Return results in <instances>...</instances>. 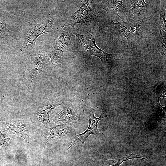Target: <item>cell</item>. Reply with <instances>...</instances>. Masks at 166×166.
<instances>
[{"mask_svg":"<svg viewBox=\"0 0 166 166\" xmlns=\"http://www.w3.org/2000/svg\"><path fill=\"white\" fill-rule=\"evenodd\" d=\"M123 0H103L100 1L101 6L106 12L111 17L115 19L122 18L118 13V7L123 5Z\"/></svg>","mask_w":166,"mask_h":166,"instance_id":"5bb4252c","label":"cell"},{"mask_svg":"<svg viewBox=\"0 0 166 166\" xmlns=\"http://www.w3.org/2000/svg\"><path fill=\"white\" fill-rule=\"evenodd\" d=\"M123 8L130 21L142 20L146 15L149 6L144 0H123Z\"/></svg>","mask_w":166,"mask_h":166,"instance_id":"8fae6325","label":"cell"},{"mask_svg":"<svg viewBox=\"0 0 166 166\" xmlns=\"http://www.w3.org/2000/svg\"><path fill=\"white\" fill-rule=\"evenodd\" d=\"M133 20L125 22L123 20L115 23L106 20L102 24L101 29L115 35L125 37L127 40V48L136 46L143 36L141 30V21Z\"/></svg>","mask_w":166,"mask_h":166,"instance_id":"6da1fadb","label":"cell"},{"mask_svg":"<svg viewBox=\"0 0 166 166\" xmlns=\"http://www.w3.org/2000/svg\"><path fill=\"white\" fill-rule=\"evenodd\" d=\"M140 158L146 160L149 158L143 156H139L137 155L130 154L122 158L117 159L109 160L105 159V160L101 164L100 166H120L124 162L130 159Z\"/></svg>","mask_w":166,"mask_h":166,"instance_id":"9a60e30c","label":"cell"},{"mask_svg":"<svg viewBox=\"0 0 166 166\" xmlns=\"http://www.w3.org/2000/svg\"><path fill=\"white\" fill-rule=\"evenodd\" d=\"M30 126L29 122L24 120L0 121L2 130L7 133L22 137L27 143H29Z\"/></svg>","mask_w":166,"mask_h":166,"instance_id":"9c48e42d","label":"cell"},{"mask_svg":"<svg viewBox=\"0 0 166 166\" xmlns=\"http://www.w3.org/2000/svg\"><path fill=\"white\" fill-rule=\"evenodd\" d=\"M89 105L88 110V117L89 120V126L85 131L83 133L76 135L72 139L74 140L70 146L67 148H70L77 145L83 144L87 138L91 134H100L101 133V130L97 128V124L99 121L105 117L109 116L106 114V110H103L101 114L99 117L95 116L96 109L91 108L90 105V100L88 96Z\"/></svg>","mask_w":166,"mask_h":166,"instance_id":"52a82bcc","label":"cell"},{"mask_svg":"<svg viewBox=\"0 0 166 166\" xmlns=\"http://www.w3.org/2000/svg\"><path fill=\"white\" fill-rule=\"evenodd\" d=\"M2 96V94L0 93V97Z\"/></svg>","mask_w":166,"mask_h":166,"instance_id":"ac0fdd59","label":"cell"},{"mask_svg":"<svg viewBox=\"0 0 166 166\" xmlns=\"http://www.w3.org/2000/svg\"><path fill=\"white\" fill-rule=\"evenodd\" d=\"M15 33L9 30L6 27V23L0 16V38L10 39L15 37Z\"/></svg>","mask_w":166,"mask_h":166,"instance_id":"2e32d148","label":"cell"},{"mask_svg":"<svg viewBox=\"0 0 166 166\" xmlns=\"http://www.w3.org/2000/svg\"><path fill=\"white\" fill-rule=\"evenodd\" d=\"M53 25V18L45 20L39 23L30 22L24 32L23 44L19 52L26 53L33 49L39 36L56 30L52 29Z\"/></svg>","mask_w":166,"mask_h":166,"instance_id":"277c9868","label":"cell"},{"mask_svg":"<svg viewBox=\"0 0 166 166\" xmlns=\"http://www.w3.org/2000/svg\"><path fill=\"white\" fill-rule=\"evenodd\" d=\"M160 19L159 24V29L160 37L158 45L159 52L163 55H166V13L162 11L159 13Z\"/></svg>","mask_w":166,"mask_h":166,"instance_id":"4fadbf2b","label":"cell"},{"mask_svg":"<svg viewBox=\"0 0 166 166\" xmlns=\"http://www.w3.org/2000/svg\"><path fill=\"white\" fill-rule=\"evenodd\" d=\"M49 62L48 55L43 53H39L32 57L31 66L27 77V82L30 87H31L34 78L47 67Z\"/></svg>","mask_w":166,"mask_h":166,"instance_id":"7c38bea8","label":"cell"},{"mask_svg":"<svg viewBox=\"0 0 166 166\" xmlns=\"http://www.w3.org/2000/svg\"><path fill=\"white\" fill-rule=\"evenodd\" d=\"M62 29L60 36L48 55L52 64L58 68L61 66V59L63 53L74 48L75 44V36L72 32L70 26L68 24H64Z\"/></svg>","mask_w":166,"mask_h":166,"instance_id":"3957f363","label":"cell"},{"mask_svg":"<svg viewBox=\"0 0 166 166\" xmlns=\"http://www.w3.org/2000/svg\"><path fill=\"white\" fill-rule=\"evenodd\" d=\"M96 1L82 0V5L71 16L68 25L74 30V26L80 23L84 26L90 25L99 12V6Z\"/></svg>","mask_w":166,"mask_h":166,"instance_id":"5b68a950","label":"cell"},{"mask_svg":"<svg viewBox=\"0 0 166 166\" xmlns=\"http://www.w3.org/2000/svg\"><path fill=\"white\" fill-rule=\"evenodd\" d=\"M73 34L78 39L81 45V52L83 57L87 60L91 56H95L101 60L103 65L107 68L114 67L118 59L117 55L108 53L99 48L96 45L94 34L91 30L83 34Z\"/></svg>","mask_w":166,"mask_h":166,"instance_id":"7a4b0ae2","label":"cell"},{"mask_svg":"<svg viewBox=\"0 0 166 166\" xmlns=\"http://www.w3.org/2000/svg\"><path fill=\"white\" fill-rule=\"evenodd\" d=\"M11 140L9 138L6 132L2 130H0V149H2V148L5 146L9 145V141Z\"/></svg>","mask_w":166,"mask_h":166,"instance_id":"e0dca14e","label":"cell"},{"mask_svg":"<svg viewBox=\"0 0 166 166\" xmlns=\"http://www.w3.org/2000/svg\"><path fill=\"white\" fill-rule=\"evenodd\" d=\"M65 101L62 99L56 97L45 100L39 106L34 113V119L36 121L45 125L51 121L49 116L52 111L58 106L64 105Z\"/></svg>","mask_w":166,"mask_h":166,"instance_id":"30bf717a","label":"cell"},{"mask_svg":"<svg viewBox=\"0 0 166 166\" xmlns=\"http://www.w3.org/2000/svg\"><path fill=\"white\" fill-rule=\"evenodd\" d=\"M63 109L53 119L56 124L75 122L80 120L84 113V110L81 105L74 101L65 102Z\"/></svg>","mask_w":166,"mask_h":166,"instance_id":"8992f818","label":"cell"},{"mask_svg":"<svg viewBox=\"0 0 166 166\" xmlns=\"http://www.w3.org/2000/svg\"><path fill=\"white\" fill-rule=\"evenodd\" d=\"M75 123L56 124L51 121L44 126L42 135L43 147H45L49 141L60 140L67 134L73 132Z\"/></svg>","mask_w":166,"mask_h":166,"instance_id":"ba28073f","label":"cell"}]
</instances>
